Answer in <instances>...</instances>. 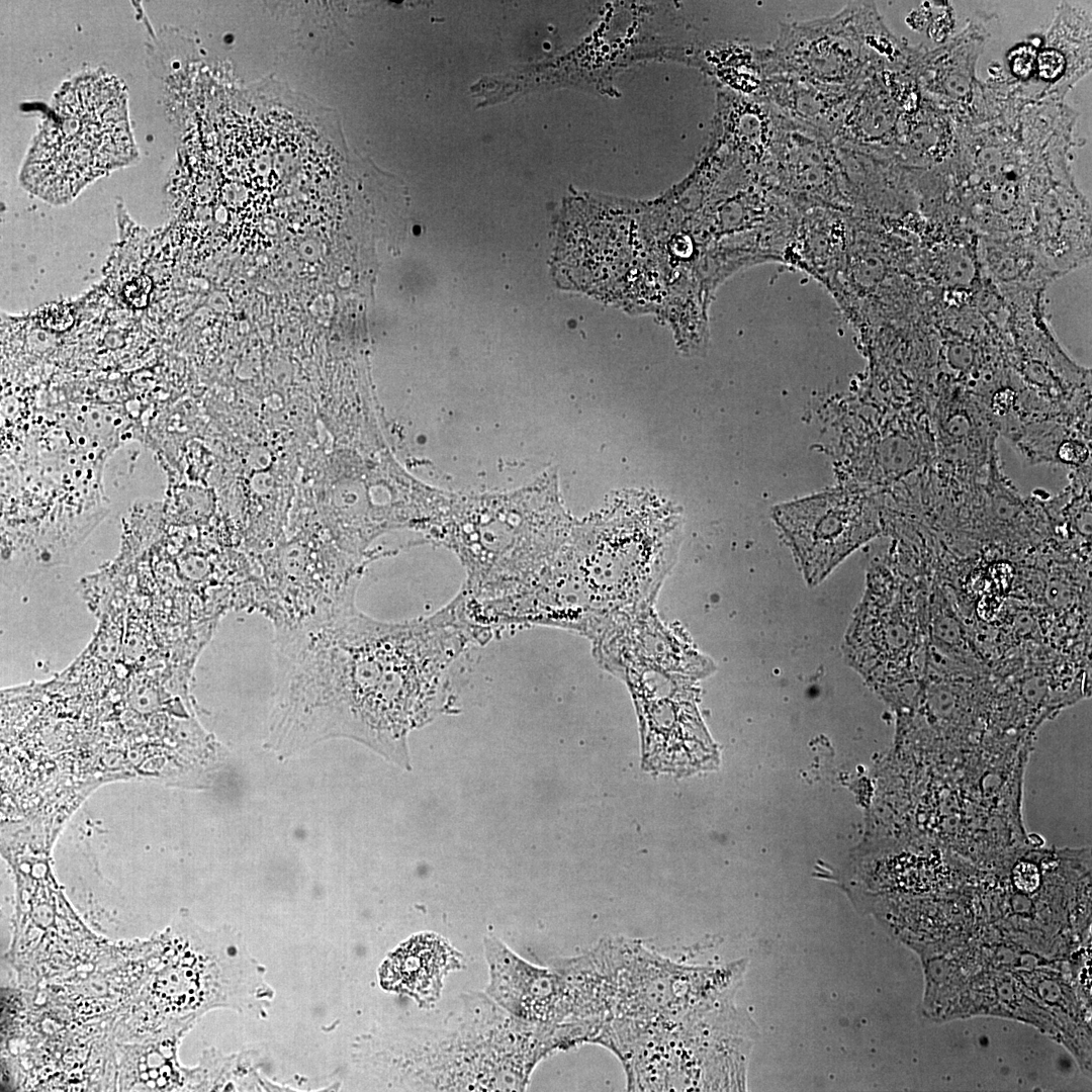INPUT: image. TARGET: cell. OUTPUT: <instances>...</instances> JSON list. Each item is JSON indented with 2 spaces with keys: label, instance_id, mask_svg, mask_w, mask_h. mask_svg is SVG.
Listing matches in <instances>:
<instances>
[{
  "label": "cell",
  "instance_id": "cell-5",
  "mask_svg": "<svg viewBox=\"0 0 1092 1092\" xmlns=\"http://www.w3.org/2000/svg\"><path fill=\"white\" fill-rule=\"evenodd\" d=\"M852 92L792 75L774 74L764 78L759 98L770 103L789 120L833 141Z\"/></svg>",
  "mask_w": 1092,
  "mask_h": 1092
},
{
  "label": "cell",
  "instance_id": "cell-9",
  "mask_svg": "<svg viewBox=\"0 0 1092 1092\" xmlns=\"http://www.w3.org/2000/svg\"><path fill=\"white\" fill-rule=\"evenodd\" d=\"M1015 883L1016 885L1025 891H1032L1038 884V873L1036 869L1028 863H1022L1015 870Z\"/></svg>",
  "mask_w": 1092,
  "mask_h": 1092
},
{
  "label": "cell",
  "instance_id": "cell-6",
  "mask_svg": "<svg viewBox=\"0 0 1092 1092\" xmlns=\"http://www.w3.org/2000/svg\"><path fill=\"white\" fill-rule=\"evenodd\" d=\"M723 101L725 128L739 158L760 175L771 174L785 117L759 97L727 96Z\"/></svg>",
  "mask_w": 1092,
  "mask_h": 1092
},
{
  "label": "cell",
  "instance_id": "cell-10",
  "mask_svg": "<svg viewBox=\"0 0 1092 1092\" xmlns=\"http://www.w3.org/2000/svg\"><path fill=\"white\" fill-rule=\"evenodd\" d=\"M44 325L54 330H64L66 327L62 322L70 325L72 322L71 315L67 309L62 306H52L44 311Z\"/></svg>",
  "mask_w": 1092,
  "mask_h": 1092
},
{
  "label": "cell",
  "instance_id": "cell-8",
  "mask_svg": "<svg viewBox=\"0 0 1092 1092\" xmlns=\"http://www.w3.org/2000/svg\"><path fill=\"white\" fill-rule=\"evenodd\" d=\"M1035 49L1030 46H1022L1012 52L1011 68L1013 73L1020 78H1027L1035 65Z\"/></svg>",
  "mask_w": 1092,
  "mask_h": 1092
},
{
  "label": "cell",
  "instance_id": "cell-7",
  "mask_svg": "<svg viewBox=\"0 0 1092 1092\" xmlns=\"http://www.w3.org/2000/svg\"><path fill=\"white\" fill-rule=\"evenodd\" d=\"M1039 76L1044 80H1055L1065 68L1064 56L1056 50H1044L1036 57Z\"/></svg>",
  "mask_w": 1092,
  "mask_h": 1092
},
{
  "label": "cell",
  "instance_id": "cell-4",
  "mask_svg": "<svg viewBox=\"0 0 1092 1092\" xmlns=\"http://www.w3.org/2000/svg\"><path fill=\"white\" fill-rule=\"evenodd\" d=\"M459 966L454 949L436 934H419L398 946L379 970L381 986L419 1001L435 1000L444 976Z\"/></svg>",
  "mask_w": 1092,
  "mask_h": 1092
},
{
  "label": "cell",
  "instance_id": "cell-3",
  "mask_svg": "<svg viewBox=\"0 0 1092 1092\" xmlns=\"http://www.w3.org/2000/svg\"><path fill=\"white\" fill-rule=\"evenodd\" d=\"M860 47L847 10L801 22L784 23L769 49L761 50L764 76L792 75L846 91L855 89Z\"/></svg>",
  "mask_w": 1092,
  "mask_h": 1092
},
{
  "label": "cell",
  "instance_id": "cell-1",
  "mask_svg": "<svg viewBox=\"0 0 1092 1092\" xmlns=\"http://www.w3.org/2000/svg\"><path fill=\"white\" fill-rule=\"evenodd\" d=\"M274 646L273 749L345 737L407 766L410 732L451 712L454 670L479 644L454 597L402 621L377 620L353 605L276 628Z\"/></svg>",
  "mask_w": 1092,
  "mask_h": 1092
},
{
  "label": "cell",
  "instance_id": "cell-11",
  "mask_svg": "<svg viewBox=\"0 0 1092 1092\" xmlns=\"http://www.w3.org/2000/svg\"><path fill=\"white\" fill-rule=\"evenodd\" d=\"M150 281L148 279L139 278L128 284L125 289L127 299L134 305H144L147 301V295L150 291V287L142 289Z\"/></svg>",
  "mask_w": 1092,
  "mask_h": 1092
},
{
  "label": "cell",
  "instance_id": "cell-2",
  "mask_svg": "<svg viewBox=\"0 0 1092 1092\" xmlns=\"http://www.w3.org/2000/svg\"><path fill=\"white\" fill-rule=\"evenodd\" d=\"M681 525L671 509L620 507L573 526L562 549L573 605L592 625L652 607L676 559Z\"/></svg>",
  "mask_w": 1092,
  "mask_h": 1092
}]
</instances>
